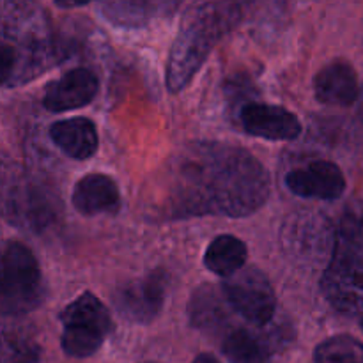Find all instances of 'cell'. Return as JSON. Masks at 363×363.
I'll use <instances>...</instances> for the list:
<instances>
[{
    "label": "cell",
    "instance_id": "3957f363",
    "mask_svg": "<svg viewBox=\"0 0 363 363\" xmlns=\"http://www.w3.org/2000/svg\"><path fill=\"white\" fill-rule=\"evenodd\" d=\"M323 289L333 307L363 318V215L350 216L340 227Z\"/></svg>",
    "mask_w": 363,
    "mask_h": 363
},
{
    "label": "cell",
    "instance_id": "8992f818",
    "mask_svg": "<svg viewBox=\"0 0 363 363\" xmlns=\"http://www.w3.org/2000/svg\"><path fill=\"white\" fill-rule=\"evenodd\" d=\"M222 293L229 307L252 325L264 326L275 315V291L268 277L257 268H243L225 279Z\"/></svg>",
    "mask_w": 363,
    "mask_h": 363
},
{
    "label": "cell",
    "instance_id": "30bf717a",
    "mask_svg": "<svg viewBox=\"0 0 363 363\" xmlns=\"http://www.w3.org/2000/svg\"><path fill=\"white\" fill-rule=\"evenodd\" d=\"M286 186L298 197L335 201L346 190V179L335 163L321 160L305 169L291 170L286 176Z\"/></svg>",
    "mask_w": 363,
    "mask_h": 363
},
{
    "label": "cell",
    "instance_id": "ac0fdd59",
    "mask_svg": "<svg viewBox=\"0 0 363 363\" xmlns=\"http://www.w3.org/2000/svg\"><path fill=\"white\" fill-rule=\"evenodd\" d=\"M225 358L230 363H269V347L261 337L245 328L230 330L222 344Z\"/></svg>",
    "mask_w": 363,
    "mask_h": 363
},
{
    "label": "cell",
    "instance_id": "d6986e66",
    "mask_svg": "<svg viewBox=\"0 0 363 363\" xmlns=\"http://www.w3.org/2000/svg\"><path fill=\"white\" fill-rule=\"evenodd\" d=\"M41 60L43 57L25 53L13 43L0 39V85L28 80L41 69Z\"/></svg>",
    "mask_w": 363,
    "mask_h": 363
},
{
    "label": "cell",
    "instance_id": "7a4b0ae2",
    "mask_svg": "<svg viewBox=\"0 0 363 363\" xmlns=\"http://www.w3.org/2000/svg\"><path fill=\"white\" fill-rule=\"evenodd\" d=\"M240 7L229 2H204L184 13L167 64V87L179 92L197 74L216 43L238 23Z\"/></svg>",
    "mask_w": 363,
    "mask_h": 363
},
{
    "label": "cell",
    "instance_id": "2e32d148",
    "mask_svg": "<svg viewBox=\"0 0 363 363\" xmlns=\"http://www.w3.org/2000/svg\"><path fill=\"white\" fill-rule=\"evenodd\" d=\"M229 307L222 289L204 286L194 294L190 303V318L197 328L208 333L218 332L227 321L225 308Z\"/></svg>",
    "mask_w": 363,
    "mask_h": 363
},
{
    "label": "cell",
    "instance_id": "cb8c5ba5",
    "mask_svg": "<svg viewBox=\"0 0 363 363\" xmlns=\"http://www.w3.org/2000/svg\"><path fill=\"white\" fill-rule=\"evenodd\" d=\"M360 325H362V330H363V318L360 319Z\"/></svg>",
    "mask_w": 363,
    "mask_h": 363
},
{
    "label": "cell",
    "instance_id": "7c38bea8",
    "mask_svg": "<svg viewBox=\"0 0 363 363\" xmlns=\"http://www.w3.org/2000/svg\"><path fill=\"white\" fill-rule=\"evenodd\" d=\"M71 202L78 213L85 216H94L116 211L121 202V194L116 181L110 176L89 174L74 184Z\"/></svg>",
    "mask_w": 363,
    "mask_h": 363
},
{
    "label": "cell",
    "instance_id": "277c9868",
    "mask_svg": "<svg viewBox=\"0 0 363 363\" xmlns=\"http://www.w3.org/2000/svg\"><path fill=\"white\" fill-rule=\"evenodd\" d=\"M45 296L41 269L30 248L11 241L0 252V312L27 314Z\"/></svg>",
    "mask_w": 363,
    "mask_h": 363
},
{
    "label": "cell",
    "instance_id": "e0dca14e",
    "mask_svg": "<svg viewBox=\"0 0 363 363\" xmlns=\"http://www.w3.org/2000/svg\"><path fill=\"white\" fill-rule=\"evenodd\" d=\"M174 4L144 2V0H123V2H105L99 6L101 14L119 27H142L149 23L156 14H163Z\"/></svg>",
    "mask_w": 363,
    "mask_h": 363
},
{
    "label": "cell",
    "instance_id": "9c48e42d",
    "mask_svg": "<svg viewBox=\"0 0 363 363\" xmlns=\"http://www.w3.org/2000/svg\"><path fill=\"white\" fill-rule=\"evenodd\" d=\"M240 121L245 131L266 140H294L301 133V123L291 110L266 103H247Z\"/></svg>",
    "mask_w": 363,
    "mask_h": 363
},
{
    "label": "cell",
    "instance_id": "5b68a950",
    "mask_svg": "<svg viewBox=\"0 0 363 363\" xmlns=\"http://www.w3.org/2000/svg\"><path fill=\"white\" fill-rule=\"evenodd\" d=\"M0 215L21 229H41L52 218L41 188L11 162H0Z\"/></svg>",
    "mask_w": 363,
    "mask_h": 363
},
{
    "label": "cell",
    "instance_id": "603a6c76",
    "mask_svg": "<svg viewBox=\"0 0 363 363\" xmlns=\"http://www.w3.org/2000/svg\"><path fill=\"white\" fill-rule=\"evenodd\" d=\"M57 6L59 7H64V9H67V7H80V6H85V2H57Z\"/></svg>",
    "mask_w": 363,
    "mask_h": 363
},
{
    "label": "cell",
    "instance_id": "44dd1931",
    "mask_svg": "<svg viewBox=\"0 0 363 363\" xmlns=\"http://www.w3.org/2000/svg\"><path fill=\"white\" fill-rule=\"evenodd\" d=\"M105 335L92 330L78 328V326H64L60 346L67 357L87 358L92 357L101 347Z\"/></svg>",
    "mask_w": 363,
    "mask_h": 363
},
{
    "label": "cell",
    "instance_id": "9a60e30c",
    "mask_svg": "<svg viewBox=\"0 0 363 363\" xmlns=\"http://www.w3.org/2000/svg\"><path fill=\"white\" fill-rule=\"evenodd\" d=\"M247 257V245L240 238L233 236V234H222L209 243L204 255V264L215 275L229 279L245 268Z\"/></svg>",
    "mask_w": 363,
    "mask_h": 363
},
{
    "label": "cell",
    "instance_id": "5bb4252c",
    "mask_svg": "<svg viewBox=\"0 0 363 363\" xmlns=\"http://www.w3.org/2000/svg\"><path fill=\"white\" fill-rule=\"evenodd\" d=\"M60 321L64 326L92 330L105 337L113 330L108 308L92 293H84L77 300L71 301L60 314Z\"/></svg>",
    "mask_w": 363,
    "mask_h": 363
},
{
    "label": "cell",
    "instance_id": "6da1fadb",
    "mask_svg": "<svg viewBox=\"0 0 363 363\" xmlns=\"http://www.w3.org/2000/svg\"><path fill=\"white\" fill-rule=\"evenodd\" d=\"M269 195L264 167L248 151L216 142L191 144L169 162L155 184L156 211L167 220L247 216Z\"/></svg>",
    "mask_w": 363,
    "mask_h": 363
},
{
    "label": "cell",
    "instance_id": "d4e9b609",
    "mask_svg": "<svg viewBox=\"0 0 363 363\" xmlns=\"http://www.w3.org/2000/svg\"><path fill=\"white\" fill-rule=\"evenodd\" d=\"M147 363H156V362H147Z\"/></svg>",
    "mask_w": 363,
    "mask_h": 363
},
{
    "label": "cell",
    "instance_id": "ffe728a7",
    "mask_svg": "<svg viewBox=\"0 0 363 363\" xmlns=\"http://www.w3.org/2000/svg\"><path fill=\"white\" fill-rule=\"evenodd\" d=\"M314 363H363V344L351 335H335L319 344Z\"/></svg>",
    "mask_w": 363,
    "mask_h": 363
},
{
    "label": "cell",
    "instance_id": "ba28073f",
    "mask_svg": "<svg viewBox=\"0 0 363 363\" xmlns=\"http://www.w3.org/2000/svg\"><path fill=\"white\" fill-rule=\"evenodd\" d=\"M99 91L98 77L87 67H74L45 89L43 105L50 112H67L87 106Z\"/></svg>",
    "mask_w": 363,
    "mask_h": 363
},
{
    "label": "cell",
    "instance_id": "4fadbf2b",
    "mask_svg": "<svg viewBox=\"0 0 363 363\" xmlns=\"http://www.w3.org/2000/svg\"><path fill=\"white\" fill-rule=\"evenodd\" d=\"M50 138L73 160H89L98 151V130L87 117H71L52 124Z\"/></svg>",
    "mask_w": 363,
    "mask_h": 363
},
{
    "label": "cell",
    "instance_id": "52a82bcc",
    "mask_svg": "<svg viewBox=\"0 0 363 363\" xmlns=\"http://www.w3.org/2000/svg\"><path fill=\"white\" fill-rule=\"evenodd\" d=\"M167 277L152 272L142 279L119 286L113 293V305L121 315L133 323L147 325L155 321L165 303Z\"/></svg>",
    "mask_w": 363,
    "mask_h": 363
},
{
    "label": "cell",
    "instance_id": "8fae6325",
    "mask_svg": "<svg viewBox=\"0 0 363 363\" xmlns=\"http://www.w3.org/2000/svg\"><path fill=\"white\" fill-rule=\"evenodd\" d=\"M315 98L325 105L347 106L358 98V77L346 60L326 64L314 78Z\"/></svg>",
    "mask_w": 363,
    "mask_h": 363
},
{
    "label": "cell",
    "instance_id": "7402d4cb",
    "mask_svg": "<svg viewBox=\"0 0 363 363\" xmlns=\"http://www.w3.org/2000/svg\"><path fill=\"white\" fill-rule=\"evenodd\" d=\"M194 363H220V362L216 360V358L213 357V354H209V353H202V354H199L197 358H195Z\"/></svg>",
    "mask_w": 363,
    "mask_h": 363
}]
</instances>
